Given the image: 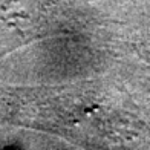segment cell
<instances>
[{"label": "cell", "instance_id": "1", "mask_svg": "<svg viewBox=\"0 0 150 150\" xmlns=\"http://www.w3.org/2000/svg\"><path fill=\"white\" fill-rule=\"evenodd\" d=\"M144 55L150 60V46H146V49H144Z\"/></svg>", "mask_w": 150, "mask_h": 150}]
</instances>
